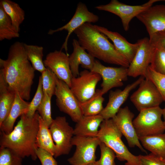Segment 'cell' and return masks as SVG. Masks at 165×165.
<instances>
[{
  "label": "cell",
  "mask_w": 165,
  "mask_h": 165,
  "mask_svg": "<svg viewBox=\"0 0 165 165\" xmlns=\"http://www.w3.org/2000/svg\"><path fill=\"white\" fill-rule=\"evenodd\" d=\"M0 67L10 90L29 100L35 70L28 58L24 43L17 41L11 46L7 58L0 59Z\"/></svg>",
  "instance_id": "cell-1"
},
{
  "label": "cell",
  "mask_w": 165,
  "mask_h": 165,
  "mask_svg": "<svg viewBox=\"0 0 165 165\" xmlns=\"http://www.w3.org/2000/svg\"><path fill=\"white\" fill-rule=\"evenodd\" d=\"M39 116L37 112L32 117L24 114L20 116V119L10 133L0 131V147L11 149L23 159L30 157L32 160H36Z\"/></svg>",
  "instance_id": "cell-2"
},
{
  "label": "cell",
  "mask_w": 165,
  "mask_h": 165,
  "mask_svg": "<svg viewBox=\"0 0 165 165\" xmlns=\"http://www.w3.org/2000/svg\"><path fill=\"white\" fill-rule=\"evenodd\" d=\"M80 45L94 58L110 64L128 68L130 63L113 44L91 23H85L74 32Z\"/></svg>",
  "instance_id": "cell-3"
},
{
  "label": "cell",
  "mask_w": 165,
  "mask_h": 165,
  "mask_svg": "<svg viewBox=\"0 0 165 165\" xmlns=\"http://www.w3.org/2000/svg\"><path fill=\"white\" fill-rule=\"evenodd\" d=\"M99 127L97 137L114 152L119 160L126 161L125 165H139V156L128 150L121 139L122 134L112 119L104 120Z\"/></svg>",
  "instance_id": "cell-4"
},
{
  "label": "cell",
  "mask_w": 165,
  "mask_h": 165,
  "mask_svg": "<svg viewBox=\"0 0 165 165\" xmlns=\"http://www.w3.org/2000/svg\"><path fill=\"white\" fill-rule=\"evenodd\" d=\"M162 111L159 106L139 112L133 121L138 137L163 133L165 128L161 119Z\"/></svg>",
  "instance_id": "cell-5"
},
{
  "label": "cell",
  "mask_w": 165,
  "mask_h": 165,
  "mask_svg": "<svg viewBox=\"0 0 165 165\" xmlns=\"http://www.w3.org/2000/svg\"><path fill=\"white\" fill-rule=\"evenodd\" d=\"M57 85L54 95L56 103L60 110L68 115L77 123L83 116L80 102L70 87L56 76Z\"/></svg>",
  "instance_id": "cell-6"
},
{
  "label": "cell",
  "mask_w": 165,
  "mask_h": 165,
  "mask_svg": "<svg viewBox=\"0 0 165 165\" xmlns=\"http://www.w3.org/2000/svg\"><path fill=\"white\" fill-rule=\"evenodd\" d=\"M49 130L56 146L54 157L69 154L73 146L74 129L69 125L66 117L59 116L53 119Z\"/></svg>",
  "instance_id": "cell-7"
},
{
  "label": "cell",
  "mask_w": 165,
  "mask_h": 165,
  "mask_svg": "<svg viewBox=\"0 0 165 165\" xmlns=\"http://www.w3.org/2000/svg\"><path fill=\"white\" fill-rule=\"evenodd\" d=\"M101 142L97 137L74 136L72 144L75 146L76 150L68 161L71 165H86L95 162L96 149Z\"/></svg>",
  "instance_id": "cell-8"
},
{
  "label": "cell",
  "mask_w": 165,
  "mask_h": 165,
  "mask_svg": "<svg viewBox=\"0 0 165 165\" xmlns=\"http://www.w3.org/2000/svg\"><path fill=\"white\" fill-rule=\"evenodd\" d=\"M138 89L130 97V100L140 112L146 109L159 106L164 100L153 83L145 78Z\"/></svg>",
  "instance_id": "cell-9"
},
{
  "label": "cell",
  "mask_w": 165,
  "mask_h": 165,
  "mask_svg": "<svg viewBox=\"0 0 165 165\" xmlns=\"http://www.w3.org/2000/svg\"><path fill=\"white\" fill-rule=\"evenodd\" d=\"M161 0H152L142 5L131 6L121 2L117 0H112L106 5L97 6L99 10L108 12L118 16L121 19L124 29L127 31L131 20L140 13L145 10L154 3Z\"/></svg>",
  "instance_id": "cell-10"
},
{
  "label": "cell",
  "mask_w": 165,
  "mask_h": 165,
  "mask_svg": "<svg viewBox=\"0 0 165 165\" xmlns=\"http://www.w3.org/2000/svg\"><path fill=\"white\" fill-rule=\"evenodd\" d=\"M101 79L98 74L85 69L81 71L78 77H73L70 88L80 103H82L94 95L96 86Z\"/></svg>",
  "instance_id": "cell-11"
},
{
  "label": "cell",
  "mask_w": 165,
  "mask_h": 165,
  "mask_svg": "<svg viewBox=\"0 0 165 165\" xmlns=\"http://www.w3.org/2000/svg\"><path fill=\"white\" fill-rule=\"evenodd\" d=\"M91 71L98 74L101 77L100 90L103 95L112 88L122 86L123 82L127 80L128 76V68L106 67L96 60Z\"/></svg>",
  "instance_id": "cell-12"
},
{
  "label": "cell",
  "mask_w": 165,
  "mask_h": 165,
  "mask_svg": "<svg viewBox=\"0 0 165 165\" xmlns=\"http://www.w3.org/2000/svg\"><path fill=\"white\" fill-rule=\"evenodd\" d=\"M139 46L128 68V76L144 77L147 69L150 65L154 46L149 38L145 37L138 41Z\"/></svg>",
  "instance_id": "cell-13"
},
{
  "label": "cell",
  "mask_w": 165,
  "mask_h": 165,
  "mask_svg": "<svg viewBox=\"0 0 165 165\" xmlns=\"http://www.w3.org/2000/svg\"><path fill=\"white\" fill-rule=\"evenodd\" d=\"M98 16L89 11L85 4L81 2L78 4L75 12L70 20L65 25L55 30L50 29L48 34L52 35L65 30L68 34L61 47V50H65L67 53L69 37L74 31L85 23H94L99 20Z\"/></svg>",
  "instance_id": "cell-14"
},
{
  "label": "cell",
  "mask_w": 165,
  "mask_h": 165,
  "mask_svg": "<svg viewBox=\"0 0 165 165\" xmlns=\"http://www.w3.org/2000/svg\"><path fill=\"white\" fill-rule=\"evenodd\" d=\"M134 115L127 106L120 108L116 115L112 119L122 134L125 138L129 146H137L141 151L147 153L140 142L133 123Z\"/></svg>",
  "instance_id": "cell-15"
},
{
  "label": "cell",
  "mask_w": 165,
  "mask_h": 165,
  "mask_svg": "<svg viewBox=\"0 0 165 165\" xmlns=\"http://www.w3.org/2000/svg\"><path fill=\"white\" fill-rule=\"evenodd\" d=\"M69 56L61 50H55L47 54L43 63L46 68L50 69L58 79L70 87L73 76L70 67Z\"/></svg>",
  "instance_id": "cell-16"
},
{
  "label": "cell",
  "mask_w": 165,
  "mask_h": 165,
  "mask_svg": "<svg viewBox=\"0 0 165 165\" xmlns=\"http://www.w3.org/2000/svg\"><path fill=\"white\" fill-rule=\"evenodd\" d=\"M136 17L144 25L149 37L165 31V5L152 6Z\"/></svg>",
  "instance_id": "cell-17"
},
{
  "label": "cell",
  "mask_w": 165,
  "mask_h": 165,
  "mask_svg": "<svg viewBox=\"0 0 165 165\" xmlns=\"http://www.w3.org/2000/svg\"><path fill=\"white\" fill-rule=\"evenodd\" d=\"M144 78L143 76H140L135 81L127 86L123 90L117 89L110 91L108 103L100 114L104 120L112 119L116 115L121 106L127 100L130 92L139 86Z\"/></svg>",
  "instance_id": "cell-18"
},
{
  "label": "cell",
  "mask_w": 165,
  "mask_h": 165,
  "mask_svg": "<svg viewBox=\"0 0 165 165\" xmlns=\"http://www.w3.org/2000/svg\"><path fill=\"white\" fill-rule=\"evenodd\" d=\"M95 27L113 42L116 49L130 64L133 60L139 46L138 41L135 43L129 42L117 32L112 31L101 26L94 25Z\"/></svg>",
  "instance_id": "cell-19"
},
{
  "label": "cell",
  "mask_w": 165,
  "mask_h": 165,
  "mask_svg": "<svg viewBox=\"0 0 165 165\" xmlns=\"http://www.w3.org/2000/svg\"><path fill=\"white\" fill-rule=\"evenodd\" d=\"M72 45L73 51L69 56V63L73 77H76L79 75V65L82 68L91 71L95 60V58L86 51L77 39L73 40Z\"/></svg>",
  "instance_id": "cell-20"
},
{
  "label": "cell",
  "mask_w": 165,
  "mask_h": 165,
  "mask_svg": "<svg viewBox=\"0 0 165 165\" xmlns=\"http://www.w3.org/2000/svg\"><path fill=\"white\" fill-rule=\"evenodd\" d=\"M30 102L23 99L18 93L15 97L10 112L7 118L0 125L1 131L6 134L10 133L14 128L15 123L18 117L26 114Z\"/></svg>",
  "instance_id": "cell-21"
},
{
  "label": "cell",
  "mask_w": 165,
  "mask_h": 165,
  "mask_svg": "<svg viewBox=\"0 0 165 165\" xmlns=\"http://www.w3.org/2000/svg\"><path fill=\"white\" fill-rule=\"evenodd\" d=\"M100 115L93 116H83L76 124L74 129L75 136L97 137L98 128L104 120Z\"/></svg>",
  "instance_id": "cell-22"
},
{
  "label": "cell",
  "mask_w": 165,
  "mask_h": 165,
  "mask_svg": "<svg viewBox=\"0 0 165 165\" xmlns=\"http://www.w3.org/2000/svg\"><path fill=\"white\" fill-rule=\"evenodd\" d=\"M16 93L10 90L0 73V125L7 117L14 102Z\"/></svg>",
  "instance_id": "cell-23"
},
{
  "label": "cell",
  "mask_w": 165,
  "mask_h": 165,
  "mask_svg": "<svg viewBox=\"0 0 165 165\" xmlns=\"http://www.w3.org/2000/svg\"><path fill=\"white\" fill-rule=\"evenodd\" d=\"M145 149L165 160V133L139 137Z\"/></svg>",
  "instance_id": "cell-24"
},
{
  "label": "cell",
  "mask_w": 165,
  "mask_h": 165,
  "mask_svg": "<svg viewBox=\"0 0 165 165\" xmlns=\"http://www.w3.org/2000/svg\"><path fill=\"white\" fill-rule=\"evenodd\" d=\"M38 120L39 129L36 138L37 146L38 148L46 151L54 156L56 146L49 128L39 115Z\"/></svg>",
  "instance_id": "cell-25"
},
{
  "label": "cell",
  "mask_w": 165,
  "mask_h": 165,
  "mask_svg": "<svg viewBox=\"0 0 165 165\" xmlns=\"http://www.w3.org/2000/svg\"><path fill=\"white\" fill-rule=\"evenodd\" d=\"M0 6L10 18L15 30L19 33L20 26L25 19L24 10L18 4L10 0H1Z\"/></svg>",
  "instance_id": "cell-26"
},
{
  "label": "cell",
  "mask_w": 165,
  "mask_h": 165,
  "mask_svg": "<svg viewBox=\"0 0 165 165\" xmlns=\"http://www.w3.org/2000/svg\"><path fill=\"white\" fill-rule=\"evenodd\" d=\"M101 90H96L94 95L86 101L80 103L83 116H93L99 115L104 109L103 104L105 98Z\"/></svg>",
  "instance_id": "cell-27"
},
{
  "label": "cell",
  "mask_w": 165,
  "mask_h": 165,
  "mask_svg": "<svg viewBox=\"0 0 165 165\" xmlns=\"http://www.w3.org/2000/svg\"><path fill=\"white\" fill-rule=\"evenodd\" d=\"M24 47L28 58L34 68L42 73L46 69L42 60L43 48L24 43Z\"/></svg>",
  "instance_id": "cell-28"
},
{
  "label": "cell",
  "mask_w": 165,
  "mask_h": 165,
  "mask_svg": "<svg viewBox=\"0 0 165 165\" xmlns=\"http://www.w3.org/2000/svg\"><path fill=\"white\" fill-rule=\"evenodd\" d=\"M19 33L14 29L9 17L0 6V41L19 38Z\"/></svg>",
  "instance_id": "cell-29"
},
{
  "label": "cell",
  "mask_w": 165,
  "mask_h": 165,
  "mask_svg": "<svg viewBox=\"0 0 165 165\" xmlns=\"http://www.w3.org/2000/svg\"><path fill=\"white\" fill-rule=\"evenodd\" d=\"M152 42L154 48L150 66L155 71L165 74V46Z\"/></svg>",
  "instance_id": "cell-30"
},
{
  "label": "cell",
  "mask_w": 165,
  "mask_h": 165,
  "mask_svg": "<svg viewBox=\"0 0 165 165\" xmlns=\"http://www.w3.org/2000/svg\"><path fill=\"white\" fill-rule=\"evenodd\" d=\"M41 74L43 93L52 97L55 94L57 85L56 76L48 68Z\"/></svg>",
  "instance_id": "cell-31"
},
{
  "label": "cell",
  "mask_w": 165,
  "mask_h": 165,
  "mask_svg": "<svg viewBox=\"0 0 165 165\" xmlns=\"http://www.w3.org/2000/svg\"><path fill=\"white\" fill-rule=\"evenodd\" d=\"M144 77L150 80L155 85L165 101V74L155 71L150 65Z\"/></svg>",
  "instance_id": "cell-32"
},
{
  "label": "cell",
  "mask_w": 165,
  "mask_h": 165,
  "mask_svg": "<svg viewBox=\"0 0 165 165\" xmlns=\"http://www.w3.org/2000/svg\"><path fill=\"white\" fill-rule=\"evenodd\" d=\"M22 159L11 149L0 147V165H22Z\"/></svg>",
  "instance_id": "cell-33"
},
{
  "label": "cell",
  "mask_w": 165,
  "mask_h": 165,
  "mask_svg": "<svg viewBox=\"0 0 165 165\" xmlns=\"http://www.w3.org/2000/svg\"><path fill=\"white\" fill-rule=\"evenodd\" d=\"M51 98L46 94L44 93L42 101L37 109L39 114L49 128L53 120L51 116Z\"/></svg>",
  "instance_id": "cell-34"
},
{
  "label": "cell",
  "mask_w": 165,
  "mask_h": 165,
  "mask_svg": "<svg viewBox=\"0 0 165 165\" xmlns=\"http://www.w3.org/2000/svg\"><path fill=\"white\" fill-rule=\"evenodd\" d=\"M101 150L100 159L95 162V165H116L115 160L116 157L114 152L103 143L99 145Z\"/></svg>",
  "instance_id": "cell-35"
},
{
  "label": "cell",
  "mask_w": 165,
  "mask_h": 165,
  "mask_svg": "<svg viewBox=\"0 0 165 165\" xmlns=\"http://www.w3.org/2000/svg\"><path fill=\"white\" fill-rule=\"evenodd\" d=\"M43 96L42 77L40 76L39 77L36 91L33 98L30 102L28 110L26 114L27 116L30 117L34 116L42 101Z\"/></svg>",
  "instance_id": "cell-36"
},
{
  "label": "cell",
  "mask_w": 165,
  "mask_h": 165,
  "mask_svg": "<svg viewBox=\"0 0 165 165\" xmlns=\"http://www.w3.org/2000/svg\"><path fill=\"white\" fill-rule=\"evenodd\" d=\"M139 165H165V160L152 153L146 155H139Z\"/></svg>",
  "instance_id": "cell-37"
},
{
  "label": "cell",
  "mask_w": 165,
  "mask_h": 165,
  "mask_svg": "<svg viewBox=\"0 0 165 165\" xmlns=\"http://www.w3.org/2000/svg\"><path fill=\"white\" fill-rule=\"evenodd\" d=\"M37 158L42 165H57V163L54 156L46 151L38 148L36 151Z\"/></svg>",
  "instance_id": "cell-38"
},
{
  "label": "cell",
  "mask_w": 165,
  "mask_h": 165,
  "mask_svg": "<svg viewBox=\"0 0 165 165\" xmlns=\"http://www.w3.org/2000/svg\"><path fill=\"white\" fill-rule=\"evenodd\" d=\"M150 41L154 43L165 46V31L158 32L149 37Z\"/></svg>",
  "instance_id": "cell-39"
},
{
  "label": "cell",
  "mask_w": 165,
  "mask_h": 165,
  "mask_svg": "<svg viewBox=\"0 0 165 165\" xmlns=\"http://www.w3.org/2000/svg\"><path fill=\"white\" fill-rule=\"evenodd\" d=\"M162 116H163V119H164V121L163 123L164 126V128H165V106L163 109V111H162Z\"/></svg>",
  "instance_id": "cell-40"
},
{
  "label": "cell",
  "mask_w": 165,
  "mask_h": 165,
  "mask_svg": "<svg viewBox=\"0 0 165 165\" xmlns=\"http://www.w3.org/2000/svg\"><path fill=\"white\" fill-rule=\"evenodd\" d=\"M95 162L90 163L86 165H95Z\"/></svg>",
  "instance_id": "cell-41"
},
{
  "label": "cell",
  "mask_w": 165,
  "mask_h": 165,
  "mask_svg": "<svg viewBox=\"0 0 165 165\" xmlns=\"http://www.w3.org/2000/svg\"><path fill=\"white\" fill-rule=\"evenodd\" d=\"M164 1H165V0H164Z\"/></svg>",
  "instance_id": "cell-42"
},
{
  "label": "cell",
  "mask_w": 165,
  "mask_h": 165,
  "mask_svg": "<svg viewBox=\"0 0 165 165\" xmlns=\"http://www.w3.org/2000/svg\"><path fill=\"white\" fill-rule=\"evenodd\" d=\"M57 165H58V164H57Z\"/></svg>",
  "instance_id": "cell-43"
}]
</instances>
